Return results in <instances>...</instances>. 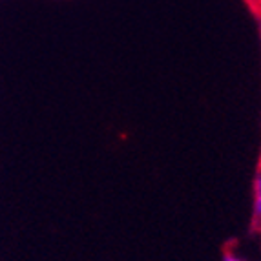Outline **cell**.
Here are the masks:
<instances>
[{
    "mask_svg": "<svg viewBox=\"0 0 261 261\" xmlns=\"http://www.w3.org/2000/svg\"><path fill=\"white\" fill-rule=\"evenodd\" d=\"M252 228L261 232V168H257L256 181H254V216H252Z\"/></svg>",
    "mask_w": 261,
    "mask_h": 261,
    "instance_id": "cell-1",
    "label": "cell"
},
{
    "mask_svg": "<svg viewBox=\"0 0 261 261\" xmlns=\"http://www.w3.org/2000/svg\"><path fill=\"white\" fill-rule=\"evenodd\" d=\"M225 261H240V259H238V257H234L230 252H228V250H226V252H225Z\"/></svg>",
    "mask_w": 261,
    "mask_h": 261,
    "instance_id": "cell-2",
    "label": "cell"
},
{
    "mask_svg": "<svg viewBox=\"0 0 261 261\" xmlns=\"http://www.w3.org/2000/svg\"><path fill=\"white\" fill-rule=\"evenodd\" d=\"M257 20H259V30H261V18H257Z\"/></svg>",
    "mask_w": 261,
    "mask_h": 261,
    "instance_id": "cell-3",
    "label": "cell"
},
{
    "mask_svg": "<svg viewBox=\"0 0 261 261\" xmlns=\"http://www.w3.org/2000/svg\"><path fill=\"white\" fill-rule=\"evenodd\" d=\"M257 168H261V159H259V166H257Z\"/></svg>",
    "mask_w": 261,
    "mask_h": 261,
    "instance_id": "cell-4",
    "label": "cell"
}]
</instances>
